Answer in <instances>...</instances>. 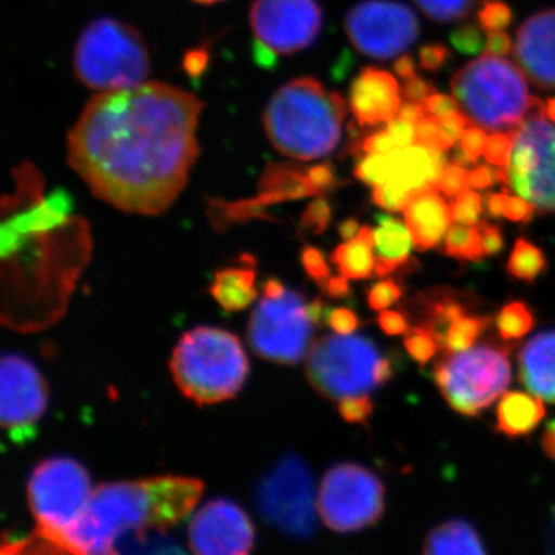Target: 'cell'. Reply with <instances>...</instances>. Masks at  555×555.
<instances>
[{"instance_id":"obj_1","label":"cell","mask_w":555,"mask_h":555,"mask_svg":"<svg viewBox=\"0 0 555 555\" xmlns=\"http://www.w3.org/2000/svg\"><path fill=\"white\" fill-rule=\"evenodd\" d=\"M203 107L195 94L159 82L100 93L69 130V166L119 210L163 214L198 158Z\"/></svg>"},{"instance_id":"obj_2","label":"cell","mask_w":555,"mask_h":555,"mask_svg":"<svg viewBox=\"0 0 555 555\" xmlns=\"http://www.w3.org/2000/svg\"><path fill=\"white\" fill-rule=\"evenodd\" d=\"M346 118L341 94L312 78L292 80L273 94L264 113L266 133L288 158H324L337 147Z\"/></svg>"},{"instance_id":"obj_3","label":"cell","mask_w":555,"mask_h":555,"mask_svg":"<svg viewBox=\"0 0 555 555\" xmlns=\"http://www.w3.org/2000/svg\"><path fill=\"white\" fill-rule=\"evenodd\" d=\"M170 369L181 392L206 406L240 392L248 375V360L236 335L224 328L199 326L179 339Z\"/></svg>"},{"instance_id":"obj_4","label":"cell","mask_w":555,"mask_h":555,"mask_svg":"<svg viewBox=\"0 0 555 555\" xmlns=\"http://www.w3.org/2000/svg\"><path fill=\"white\" fill-rule=\"evenodd\" d=\"M451 87L467 118L491 131L516 129L539 100L529 94L524 69L489 54L460 68Z\"/></svg>"},{"instance_id":"obj_5","label":"cell","mask_w":555,"mask_h":555,"mask_svg":"<svg viewBox=\"0 0 555 555\" xmlns=\"http://www.w3.org/2000/svg\"><path fill=\"white\" fill-rule=\"evenodd\" d=\"M152 511L147 478L101 485L61 546L69 555H118L120 535L152 529Z\"/></svg>"},{"instance_id":"obj_6","label":"cell","mask_w":555,"mask_h":555,"mask_svg":"<svg viewBox=\"0 0 555 555\" xmlns=\"http://www.w3.org/2000/svg\"><path fill=\"white\" fill-rule=\"evenodd\" d=\"M75 73L83 86L101 93L141 86L150 75L147 46L130 25L102 17L76 43Z\"/></svg>"},{"instance_id":"obj_7","label":"cell","mask_w":555,"mask_h":555,"mask_svg":"<svg viewBox=\"0 0 555 555\" xmlns=\"http://www.w3.org/2000/svg\"><path fill=\"white\" fill-rule=\"evenodd\" d=\"M513 378L509 349L478 345L447 356L434 369V382L456 414L477 416L505 393Z\"/></svg>"},{"instance_id":"obj_8","label":"cell","mask_w":555,"mask_h":555,"mask_svg":"<svg viewBox=\"0 0 555 555\" xmlns=\"http://www.w3.org/2000/svg\"><path fill=\"white\" fill-rule=\"evenodd\" d=\"M313 321L297 292L276 278L264 283V297L248 323V341L255 353L278 364H297L308 353Z\"/></svg>"},{"instance_id":"obj_9","label":"cell","mask_w":555,"mask_h":555,"mask_svg":"<svg viewBox=\"0 0 555 555\" xmlns=\"http://www.w3.org/2000/svg\"><path fill=\"white\" fill-rule=\"evenodd\" d=\"M27 492L38 535L60 546L93 494L89 470L67 456L40 462L28 480Z\"/></svg>"},{"instance_id":"obj_10","label":"cell","mask_w":555,"mask_h":555,"mask_svg":"<svg viewBox=\"0 0 555 555\" xmlns=\"http://www.w3.org/2000/svg\"><path fill=\"white\" fill-rule=\"evenodd\" d=\"M383 356L374 341L360 335L318 339L308 357V378L317 392L332 400L366 396L379 387Z\"/></svg>"},{"instance_id":"obj_11","label":"cell","mask_w":555,"mask_h":555,"mask_svg":"<svg viewBox=\"0 0 555 555\" xmlns=\"http://www.w3.org/2000/svg\"><path fill=\"white\" fill-rule=\"evenodd\" d=\"M545 105L537 100L529 115L509 131L514 139L509 185L534 204L537 211L555 214V129L545 118Z\"/></svg>"},{"instance_id":"obj_12","label":"cell","mask_w":555,"mask_h":555,"mask_svg":"<svg viewBox=\"0 0 555 555\" xmlns=\"http://www.w3.org/2000/svg\"><path fill=\"white\" fill-rule=\"evenodd\" d=\"M315 505L312 474L297 455L281 459L258 486L259 514L291 539L309 540L315 534Z\"/></svg>"},{"instance_id":"obj_13","label":"cell","mask_w":555,"mask_h":555,"mask_svg":"<svg viewBox=\"0 0 555 555\" xmlns=\"http://www.w3.org/2000/svg\"><path fill=\"white\" fill-rule=\"evenodd\" d=\"M385 485L372 470L341 463L324 476L318 507L332 531L356 532L377 524L385 513Z\"/></svg>"},{"instance_id":"obj_14","label":"cell","mask_w":555,"mask_h":555,"mask_svg":"<svg viewBox=\"0 0 555 555\" xmlns=\"http://www.w3.org/2000/svg\"><path fill=\"white\" fill-rule=\"evenodd\" d=\"M346 33L360 53L390 60L414 46L420 24L414 11L393 0H366L346 17Z\"/></svg>"},{"instance_id":"obj_15","label":"cell","mask_w":555,"mask_h":555,"mask_svg":"<svg viewBox=\"0 0 555 555\" xmlns=\"http://www.w3.org/2000/svg\"><path fill=\"white\" fill-rule=\"evenodd\" d=\"M250 25L262 49L276 54L308 49L323 27L315 0H255Z\"/></svg>"},{"instance_id":"obj_16","label":"cell","mask_w":555,"mask_h":555,"mask_svg":"<svg viewBox=\"0 0 555 555\" xmlns=\"http://www.w3.org/2000/svg\"><path fill=\"white\" fill-rule=\"evenodd\" d=\"M189 543L195 555H250L255 526L232 500H211L193 517Z\"/></svg>"},{"instance_id":"obj_17","label":"cell","mask_w":555,"mask_h":555,"mask_svg":"<svg viewBox=\"0 0 555 555\" xmlns=\"http://www.w3.org/2000/svg\"><path fill=\"white\" fill-rule=\"evenodd\" d=\"M47 404L49 387L38 369L22 357H0V427L28 433L42 418Z\"/></svg>"},{"instance_id":"obj_18","label":"cell","mask_w":555,"mask_h":555,"mask_svg":"<svg viewBox=\"0 0 555 555\" xmlns=\"http://www.w3.org/2000/svg\"><path fill=\"white\" fill-rule=\"evenodd\" d=\"M516 60L540 89H555V9L540 11L517 30Z\"/></svg>"},{"instance_id":"obj_19","label":"cell","mask_w":555,"mask_h":555,"mask_svg":"<svg viewBox=\"0 0 555 555\" xmlns=\"http://www.w3.org/2000/svg\"><path fill=\"white\" fill-rule=\"evenodd\" d=\"M401 90L396 76L386 69L366 67L353 79L349 107L360 126L375 127L397 118Z\"/></svg>"},{"instance_id":"obj_20","label":"cell","mask_w":555,"mask_h":555,"mask_svg":"<svg viewBox=\"0 0 555 555\" xmlns=\"http://www.w3.org/2000/svg\"><path fill=\"white\" fill-rule=\"evenodd\" d=\"M404 219L411 232L414 247L420 251L433 250L451 228V204L441 196L438 188L420 190L403 208Z\"/></svg>"},{"instance_id":"obj_21","label":"cell","mask_w":555,"mask_h":555,"mask_svg":"<svg viewBox=\"0 0 555 555\" xmlns=\"http://www.w3.org/2000/svg\"><path fill=\"white\" fill-rule=\"evenodd\" d=\"M152 494V529L166 531L198 505L204 485L198 478L159 476L147 478Z\"/></svg>"},{"instance_id":"obj_22","label":"cell","mask_w":555,"mask_h":555,"mask_svg":"<svg viewBox=\"0 0 555 555\" xmlns=\"http://www.w3.org/2000/svg\"><path fill=\"white\" fill-rule=\"evenodd\" d=\"M518 379L529 392L555 404V328L540 332L521 347Z\"/></svg>"},{"instance_id":"obj_23","label":"cell","mask_w":555,"mask_h":555,"mask_svg":"<svg viewBox=\"0 0 555 555\" xmlns=\"http://www.w3.org/2000/svg\"><path fill=\"white\" fill-rule=\"evenodd\" d=\"M374 229L375 275L387 276L408 270L414 248L411 232L400 219L378 215Z\"/></svg>"},{"instance_id":"obj_24","label":"cell","mask_w":555,"mask_h":555,"mask_svg":"<svg viewBox=\"0 0 555 555\" xmlns=\"http://www.w3.org/2000/svg\"><path fill=\"white\" fill-rule=\"evenodd\" d=\"M470 297L466 292L455 288H430L426 294L418 295L416 310H418L420 326H425L443 345L449 327L454 321L469 313Z\"/></svg>"},{"instance_id":"obj_25","label":"cell","mask_w":555,"mask_h":555,"mask_svg":"<svg viewBox=\"0 0 555 555\" xmlns=\"http://www.w3.org/2000/svg\"><path fill=\"white\" fill-rule=\"evenodd\" d=\"M545 416L542 398L513 390L503 393L499 401L495 430L509 438L526 437L534 433Z\"/></svg>"},{"instance_id":"obj_26","label":"cell","mask_w":555,"mask_h":555,"mask_svg":"<svg viewBox=\"0 0 555 555\" xmlns=\"http://www.w3.org/2000/svg\"><path fill=\"white\" fill-rule=\"evenodd\" d=\"M241 262V266L218 270L210 286L211 297L228 312L250 308L258 298L254 259H243Z\"/></svg>"},{"instance_id":"obj_27","label":"cell","mask_w":555,"mask_h":555,"mask_svg":"<svg viewBox=\"0 0 555 555\" xmlns=\"http://www.w3.org/2000/svg\"><path fill=\"white\" fill-rule=\"evenodd\" d=\"M425 555H488L483 540L469 521L449 520L433 529L426 539Z\"/></svg>"},{"instance_id":"obj_28","label":"cell","mask_w":555,"mask_h":555,"mask_svg":"<svg viewBox=\"0 0 555 555\" xmlns=\"http://www.w3.org/2000/svg\"><path fill=\"white\" fill-rule=\"evenodd\" d=\"M332 262L337 266L338 272L349 280H369L374 276V229L371 225H361L357 236L335 248Z\"/></svg>"},{"instance_id":"obj_29","label":"cell","mask_w":555,"mask_h":555,"mask_svg":"<svg viewBox=\"0 0 555 555\" xmlns=\"http://www.w3.org/2000/svg\"><path fill=\"white\" fill-rule=\"evenodd\" d=\"M546 270L545 251L531 241L518 238L507 259L506 272L521 283L534 284L540 276L545 275Z\"/></svg>"},{"instance_id":"obj_30","label":"cell","mask_w":555,"mask_h":555,"mask_svg":"<svg viewBox=\"0 0 555 555\" xmlns=\"http://www.w3.org/2000/svg\"><path fill=\"white\" fill-rule=\"evenodd\" d=\"M492 321H494V317L474 315V313H466V315L459 318L449 327L443 345H441L444 356H452V353L470 349L476 345L477 339L491 327Z\"/></svg>"},{"instance_id":"obj_31","label":"cell","mask_w":555,"mask_h":555,"mask_svg":"<svg viewBox=\"0 0 555 555\" xmlns=\"http://www.w3.org/2000/svg\"><path fill=\"white\" fill-rule=\"evenodd\" d=\"M535 321L534 310L525 301H511L495 317V327L502 341L516 343L535 327Z\"/></svg>"},{"instance_id":"obj_32","label":"cell","mask_w":555,"mask_h":555,"mask_svg":"<svg viewBox=\"0 0 555 555\" xmlns=\"http://www.w3.org/2000/svg\"><path fill=\"white\" fill-rule=\"evenodd\" d=\"M443 254L459 261H480L485 258L478 225H452L443 238Z\"/></svg>"},{"instance_id":"obj_33","label":"cell","mask_w":555,"mask_h":555,"mask_svg":"<svg viewBox=\"0 0 555 555\" xmlns=\"http://www.w3.org/2000/svg\"><path fill=\"white\" fill-rule=\"evenodd\" d=\"M429 20L440 24L465 20L483 0H415Z\"/></svg>"},{"instance_id":"obj_34","label":"cell","mask_w":555,"mask_h":555,"mask_svg":"<svg viewBox=\"0 0 555 555\" xmlns=\"http://www.w3.org/2000/svg\"><path fill=\"white\" fill-rule=\"evenodd\" d=\"M404 347H406L409 357L422 366L430 363L441 350L440 341H438L436 335L429 328L420 326V324H416L404 335Z\"/></svg>"},{"instance_id":"obj_35","label":"cell","mask_w":555,"mask_h":555,"mask_svg":"<svg viewBox=\"0 0 555 555\" xmlns=\"http://www.w3.org/2000/svg\"><path fill=\"white\" fill-rule=\"evenodd\" d=\"M452 219L462 225L480 224L485 211L483 198L474 190H466L451 201Z\"/></svg>"},{"instance_id":"obj_36","label":"cell","mask_w":555,"mask_h":555,"mask_svg":"<svg viewBox=\"0 0 555 555\" xmlns=\"http://www.w3.org/2000/svg\"><path fill=\"white\" fill-rule=\"evenodd\" d=\"M478 22L488 33L506 30L513 22V10L503 0H483V5L478 11Z\"/></svg>"},{"instance_id":"obj_37","label":"cell","mask_w":555,"mask_h":555,"mask_svg":"<svg viewBox=\"0 0 555 555\" xmlns=\"http://www.w3.org/2000/svg\"><path fill=\"white\" fill-rule=\"evenodd\" d=\"M404 288L393 278L378 281L374 286L367 288L366 299L369 308L383 312L396 305L403 297Z\"/></svg>"},{"instance_id":"obj_38","label":"cell","mask_w":555,"mask_h":555,"mask_svg":"<svg viewBox=\"0 0 555 555\" xmlns=\"http://www.w3.org/2000/svg\"><path fill=\"white\" fill-rule=\"evenodd\" d=\"M451 43L462 54H480L485 50L483 28L476 24H463L451 33Z\"/></svg>"},{"instance_id":"obj_39","label":"cell","mask_w":555,"mask_h":555,"mask_svg":"<svg viewBox=\"0 0 555 555\" xmlns=\"http://www.w3.org/2000/svg\"><path fill=\"white\" fill-rule=\"evenodd\" d=\"M338 412L350 425H366L374 412V401L367 396L345 397L338 401Z\"/></svg>"},{"instance_id":"obj_40","label":"cell","mask_w":555,"mask_h":555,"mask_svg":"<svg viewBox=\"0 0 555 555\" xmlns=\"http://www.w3.org/2000/svg\"><path fill=\"white\" fill-rule=\"evenodd\" d=\"M514 139L511 133L494 131L486 141L483 156L494 167L509 166L513 158Z\"/></svg>"},{"instance_id":"obj_41","label":"cell","mask_w":555,"mask_h":555,"mask_svg":"<svg viewBox=\"0 0 555 555\" xmlns=\"http://www.w3.org/2000/svg\"><path fill=\"white\" fill-rule=\"evenodd\" d=\"M438 190L447 198H455L469 190V171L456 164H448L438 179Z\"/></svg>"},{"instance_id":"obj_42","label":"cell","mask_w":555,"mask_h":555,"mask_svg":"<svg viewBox=\"0 0 555 555\" xmlns=\"http://www.w3.org/2000/svg\"><path fill=\"white\" fill-rule=\"evenodd\" d=\"M415 144L436 150V152H447L440 138V120L433 116H425L420 122H416Z\"/></svg>"},{"instance_id":"obj_43","label":"cell","mask_w":555,"mask_h":555,"mask_svg":"<svg viewBox=\"0 0 555 555\" xmlns=\"http://www.w3.org/2000/svg\"><path fill=\"white\" fill-rule=\"evenodd\" d=\"M301 264L308 275L318 284L324 283L331 276V268H328L323 251L315 247H306L301 251Z\"/></svg>"},{"instance_id":"obj_44","label":"cell","mask_w":555,"mask_h":555,"mask_svg":"<svg viewBox=\"0 0 555 555\" xmlns=\"http://www.w3.org/2000/svg\"><path fill=\"white\" fill-rule=\"evenodd\" d=\"M377 323L389 337H400L411 331V321L404 310H383L379 312Z\"/></svg>"},{"instance_id":"obj_45","label":"cell","mask_w":555,"mask_h":555,"mask_svg":"<svg viewBox=\"0 0 555 555\" xmlns=\"http://www.w3.org/2000/svg\"><path fill=\"white\" fill-rule=\"evenodd\" d=\"M467 129V116L456 112L448 118L440 119V138L444 150H451L462 139Z\"/></svg>"},{"instance_id":"obj_46","label":"cell","mask_w":555,"mask_h":555,"mask_svg":"<svg viewBox=\"0 0 555 555\" xmlns=\"http://www.w3.org/2000/svg\"><path fill=\"white\" fill-rule=\"evenodd\" d=\"M326 321L332 331L338 335H352L361 326L357 313L347 308L327 310Z\"/></svg>"},{"instance_id":"obj_47","label":"cell","mask_w":555,"mask_h":555,"mask_svg":"<svg viewBox=\"0 0 555 555\" xmlns=\"http://www.w3.org/2000/svg\"><path fill=\"white\" fill-rule=\"evenodd\" d=\"M537 208L534 204L528 199L521 198L520 195H511L507 193L505 218L507 221L516 222V224H529L534 218Z\"/></svg>"},{"instance_id":"obj_48","label":"cell","mask_w":555,"mask_h":555,"mask_svg":"<svg viewBox=\"0 0 555 555\" xmlns=\"http://www.w3.org/2000/svg\"><path fill=\"white\" fill-rule=\"evenodd\" d=\"M331 207L324 199H318L315 203L310 204L308 211L302 217V225L310 232L320 235L326 230L328 222H331Z\"/></svg>"},{"instance_id":"obj_49","label":"cell","mask_w":555,"mask_h":555,"mask_svg":"<svg viewBox=\"0 0 555 555\" xmlns=\"http://www.w3.org/2000/svg\"><path fill=\"white\" fill-rule=\"evenodd\" d=\"M478 229H480L485 257H496L505 250V236H503V230L500 225L492 224V222H481Z\"/></svg>"},{"instance_id":"obj_50","label":"cell","mask_w":555,"mask_h":555,"mask_svg":"<svg viewBox=\"0 0 555 555\" xmlns=\"http://www.w3.org/2000/svg\"><path fill=\"white\" fill-rule=\"evenodd\" d=\"M451 57V53L443 43H427L418 53L420 65L427 72H437L443 67Z\"/></svg>"},{"instance_id":"obj_51","label":"cell","mask_w":555,"mask_h":555,"mask_svg":"<svg viewBox=\"0 0 555 555\" xmlns=\"http://www.w3.org/2000/svg\"><path fill=\"white\" fill-rule=\"evenodd\" d=\"M486 141H488V137H486L485 129L476 126L467 127L462 139H460L463 152L466 153L467 158L473 160L474 164L483 155Z\"/></svg>"},{"instance_id":"obj_52","label":"cell","mask_w":555,"mask_h":555,"mask_svg":"<svg viewBox=\"0 0 555 555\" xmlns=\"http://www.w3.org/2000/svg\"><path fill=\"white\" fill-rule=\"evenodd\" d=\"M426 113L438 120L448 118L459 112L460 105L455 98L447 96V94L434 93L427 98L425 102Z\"/></svg>"},{"instance_id":"obj_53","label":"cell","mask_w":555,"mask_h":555,"mask_svg":"<svg viewBox=\"0 0 555 555\" xmlns=\"http://www.w3.org/2000/svg\"><path fill=\"white\" fill-rule=\"evenodd\" d=\"M386 130L396 141L398 149H406L409 145L415 144V126L400 118L390 120Z\"/></svg>"},{"instance_id":"obj_54","label":"cell","mask_w":555,"mask_h":555,"mask_svg":"<svg viewBox=\"0 0 555 555\" xmlns=\"http://www.w3.org/2000/svg\"><path fill=\"white\" fill-rule=\"evenodd\" d=\"M404 96L412 102H425L427 98L436 93L433 82L423 78L409 79L403 89Z\"/></svg>"},{"instance_id":"obj_55","label":"cell","mask_w":555,"mask_h":555,"mask_svg":"<svg viewBox=\"0 0 555 555\" xmlns=\"http://www.w3.org/2000/svg\"><path fill=\"white\" fill-rule=\"evenodd\" d=\"M485 51L489 56L505 57L513 51V40L503 31L489 33Z\"/></svg>"},{"instance_id":"obj_56","label":"cell","mask_w":555,"mask_h":555,"mask_svg":"<svg viewBox=\"0 0 555 555\" xmlns=\"http://www.w3.org/2000/svg\"><path fill=\"white\" fill-rule=\"evenodd\" d=\"M324 294L332 298H349L352 295L349 278L345 275L328 276L324 283L320 284Z\"/></svg>"},{"instance_id":"obj_57","label":"cell","mask_w":555,"mask_h":555,"mask_svg":"<svg viewBox=\"0 0 555 555\" xmlns=\"http://www.w3.org/2000/svg\"><path fill=\"white\" fill-rule=\"evenodd\" d=\"M507 193H509V189H503V192L500 193H489L486 195V199L483 201L486 214L489 215V218L500 219L505 218V207Z\"/></svg>"},{"instance_id":"obj_58","label":"cell","mask_w":555,"mask_h":555,"mask_svg":"<svg viewBox=\"0 0 555 555\" xmlns=\"http://www.w3.org/2000/svg\"><path fill=\"white\" fill-rule=\"evenodd\" d=\"M28 551L25 555H69L64 547L56 545L49 539L39 535V542H27Z\"/></svg>"},{"instance_id":"obj_59","label":"cell","mask_w":555,"mask_h":555,"mask_svg":"<svg viewBox=\"0 0 555 555\" xmlns=\"http://www.w3.org/2000/svg\"><path fill=\"white\" fill-rule=\"evenodd\" d=\"M426 116L425 104L422 102H408V104H401L400 112H398L397 118L408 120V122L415 124L420 122Z\"/></svg>"},{"instance_id":"obj_60","label":"cell","mask_w":555,"mask_h":555,"mask_svg":"<svg viewBox=\"0 0 555 555\" xmlns=\"http://www.w3.org/2000/svg\"><path fill=\"white\" fill-rule=\"evenodd\" d=\"M393 72H396L397 76H400L401 79H412L415 78L416 75V65L414 60L408 54L404 56L398 57L396 64H393Z\"/></svg>"},{"instance_id":"obj_61","label":"cell","mask_w":555,"mask_h":555,"mask_svg":"<svg viewBox=\"0 0 555 555\" xmlns=\"http://www.w3.org/2000/svg\"><path fill=\"white\" fill-rule=\"evenodd\" d=\"M542 449L547 459L555 462V420L547 423L542 436Z\"/></svg>"},{"instance_id":"obj_62","label":"cell","mask_w":555,"mask_h":555,"mask_svg":"<svg viewBox=\"0 0 555 555\" xmlns=\"http://www.w3.org/2000/svg\"><path fill=\"white\" fill-rule=\"evenodd\" d=\"M361 225L358 224L357 219H347V221L343 222L341 225H339V235L343 236V238L352 240L353 236L358 235V232H360Z\"/></svg>"},{"instance_id":"obj_63","label":"cell","mask_w":555,"mask_h":555,"mask_svg":"<svg viewBox=\"0 0 555 555\" xmlns=\"http://www.w3.org/2000/svg\"><path fill=\"white\" fill-rule=\"evenodd\" d=\"M546 115H547V118H550L551 120H553V122H555V98H553V100L547 101Z\"/></svg>"},{"instance_id":"obj_64","label":"cell","mask_w":555,"mask_h":555,"mask_svg":"<svg viewBox=\"0 0 555 555\" xmlns=\"http://www.w3.org/2000/svg\"><path fill=\"white\" fill-rule=\"evenodd\" d=\"M193 2H198V3H217V2H221V0H193Z\"/></svg>"}]
</instances>
